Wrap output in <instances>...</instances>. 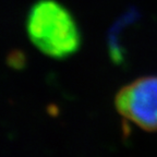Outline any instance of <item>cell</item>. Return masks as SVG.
Segmentation results:
<instances>
[{
	"label": "cell",
	"mask_w": 157,
	"mask_h": 157,
	"mask_svg": "<svg viewBox=\"0 0 157 157\" xmlns=\"http://www.w3.org/2000/svg\"><path fill=\"white\" fill-rule=\"evenodd\" d=\"M116 107L127 119L146 131H157V76L137 78L116 96Z\"/></svg>",
	"instance_id": "obj_2"
},
{
	"label": "cell",
	"mask_w": 157,
	"mask_h": 157,
	"mask_svg": "<svg viewBox=\"0 0 157 157\" xmlns=\"http://www.w3.org/2000/svg\"><path fill=\"white\" fill-rule=\"evenodd\" d=\"M26 29L33 44L52 58H68L81 45V33L73 15L56 0L34 3L27 14Z\"/></svg>",
	"instance_id": "obj_1"
}]
</instances>
